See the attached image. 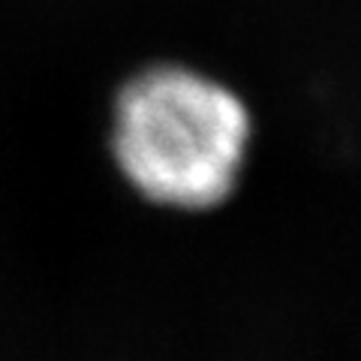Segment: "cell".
<instances>
[{"mask_svg":"<svg viewBox=\"0 0 361 361\" xmlns=\"http://www.w3.org/2000/svg\"><path fill=\"white\" fill-rule=\"evenodd\" d=\"M253 142L238 90L187 63H151L111 103V157L142 199L211 211L235 193Z\"/></svg>","mask_w":361,"mask_h":361,"instance_id":"cell-1","label":"cell"}]
</instances>
